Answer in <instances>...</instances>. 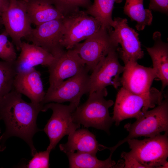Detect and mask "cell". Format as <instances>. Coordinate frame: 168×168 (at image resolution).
Instances as JSON below:
<instances>
[{
  "mask_svg": "<svg viewBox=\"0 0 168 168\" xmlns=\"http://www.w3.org/2000/svg\"><path fill=\"white\" fill-rule=\"evenodd\" d=\"M163 93L152 87L148 92L142 94L132 93L121 87L117 95L112 117L118 126L126 119L140 117L149 109L153 108L163 100Z\"/></svg>",
  "mask_w": 168,
  "mask_h": 168,
  "instance_id": "3957f363",
  "label": "cell"
},
{
  "mask_svg": "<svg viewBox=\"0 0 168 168\" xmlns=\"http://www.w3.org/2000/svg\"><path fill=\"white\" fill-rule=\"evenodd\" d=\"M109 157L105 160L97 158L91 154L77 152L66 154L69 160V167L71 168H123V162L117 164L112 159L114 152L110 151Z\"/></svg>",
  "mask_w": 168,
  "mask_h": 168,
  "instance_id": "44dd1931",
  "label": "cell"
},
{
  "mask_svg": "<svg viewBox=\"0 0 168 168\" xmlns=\"http://www.w3.org/2000/svg\"><path fill=\"white\" fill-rule=\"evenodd\" d=\"M168 131L142 140H128L130 151L123 152L132 157L145 168H168Z\"/></svg>",
  "mask_w": 168,
  "mask_h": 168,
  "instance_id": "277c9868",
  "label": "cell"
},
{
  "mask_svg": "<svg viewBox=\"0 0 168 168\" xmlns=\"http://www.w3.org/2000/svg\"><path fill=\"white\" fill-rule=\"evenodd\" d=\"M24 0L32 24L35 26L63 17L50 0Z\"/></svg>",
  "mask_w": 168,
  "mask_h": 168,
  "instance_id": "ffe728a7",
  "label": "cell"
},
{
  "mask_svg": "<svg viewBox=\"0 0 168 168\" xmlns=\"http://www.w3.org/2000/svg\"><path fill=\"white\" fill-rule=\"evenodd\" d=\"M161 36L160 32H154L152 35L153 45L146 48L151 58L157 78L161 82L160 91L163 93L168 85V44L162 41Z\"/></svg>",
  "mask_w": 168,
  "mask_h": 168,
  "instance_id": "ac0fdd59",
  "label": "cell"
},
{
  "mask_svg": "<svg viewBox=\"0 0 168 168\" xmlns=\"http://www.w3.org/2000/svg\"><path fill=\"white\" fill-rule=\"evenodd\" d=\"M62 19L48 21L36 26L26 38L32 44L40 46L59 57L66 50L61 44L64 33Z\"/></svg>",
  "mask_w": 168,
  "mask_h": 168,
  "instance_id": "8fae6325",
  "label": "cell"
},
{
  "mask_svg": "<svg viewBox=\"0 0 168 168\" xmlns=\"http://www.w3.org/2000/svg\"><path fill=\"white\" fill-rule=\"evenodd\" d=\"M124 64L121 77L122 87L136 94L149 92L153 80L157 77L154 69L140 65L137 61H130Z\"/></svg>",
  "mask_w": 168,
  "mask_h": 168,
  "instance_id": "5bb4252c",
  "label": "cell"
},
{
  "mask_svg": "<svg viewBox=\"0 0 168 168\" xmlns=\"http://www.w3.org/2000/svg\"><path fill=\"white\" fill-rule=\"evenodd\" d=\"M20 50L15 62L17 73L29 70L38 65L48 67L56 58L41 47L25 42H22Z\"/></svg>",
  "mask_w": 168,
  "mask_h": 168,
  "instance_id": "e0dca14e",
  "label": "cell"
},
{
  "mask_svg": "<svg viewBox=\"0 0 168 168\" xmlns=\"http://www.w3.org/2000/svg\"><path fill=\"white\" fill-rule=\"evenodd\" d=\"M17 73L15 62L0 61V100L14 89Z\"/></svg>",
  "mask_w": 168,
  "mask_h": 168,
  "instance_id": "cb8c5ba5",
  "label": "cell"
},
{
  "mask_svg": "<svg viewBox=\"0 0 168 168\" xmlns=\"http://www.w3.org/2000/svg\"><path fill=\"white\" fill-rule=\"evenodd\" d=\"M89 71L85 65L76 74L63 81L54 89L47 91L42 104L69 102L78 106L82 96L90 91Z\"/></svg>",
  "mask_w": 168,
  "mask_h": 168,
  "instance_id": "9c48e42d",
  "label": "cell"
},
{
  "mask_svg": "<svg viewBox=\"0 0 168 168\" xmlns=\"http://www.w3.org/2000/svg\"><path fill=\"white\" fill-rule=\"evenodd\" d=\"M113 20L114 30H111V34L121 47H119L118 51L124 64L142 58L144 53L141 49L138 33L129 26L126 18L115 17Z\"/></svg>",
  "mask_w": 168,
  "mask_h": 168,
  "instance_id": "4fadbf2b",
  "label": "cell"
},
{
  "mask_svg": "<svg viewBox=\"0 0 168 168\" xmlns=\"http://www.w3.org/2000/svg\"><path fill=\"white\" fill-rule=\"evenodd\" d=\"M9 0H0V23L2 24V16L4 11L7 8Z\"/></svg>",
  "mask_w": 168,
  "mask_h": 168,
  "instance_id": "f546056e",
  "label": "cell"
},
{
  "mask_svg": "<svg viewBox=\"0 0 168 168\" xmlns=\"http://www.w3.org/2000/svg\"><path fill=\"white\" fill-rule=\"evenodd\" d=\"M124 128L128 135L114 146L110 147L114 151L119 146L131 139L138 137H151L163 132L168 131V99L167 97L152 110H147L133 123H128Z\"/></svg>",
  "mask_w": 168,
  "mask_h": 168,
  "instance_id": "5b68a950",
  "label": "cell"
},
{
  "mask_svg": "<svg viewBox=\"0 0 168 168\" xmlns=\"http://www.w3.org/2000/svg\"><path fill=\"white\" fill-rule=\"evenodd\" d=\"M113 28L101 27L95 33L78 43L72 48L83 60L89 71H92L99 62L111 51L117 50L119 44L112 36Z\"/></svg>",
  "mask_w": 168,
  "mask_h": 168,
  "instance_id": "52a82bcc",
  "label": "cell"
},
{
  "mask_svg": "<svg viewBox=\"0 0 168 168\" xmlns=\"http://www.w3.org/2000/svg\"><path fill=\"white\" fill-rule=\"evenodd\" d=\"M62 20L64 33L61 44L66 49H72L101 27L100 23L94 17L80 10L63 16Z\"/></svg>",
  "mask_w": 168,
  "mask_h": 168,
  "instance_id": "ba28073f",
  "label": "cell"
},
{
  "mask_svg": "<svg viewBox=\"0 0 168 168\" xmlns=\"http://www.w3.org/2000/svg\"><path fill=\"white\" fill-rule=\"evenodd\" d=\"M13 87L17 91L28 97L31 102L42 104L45 93L40 73L35 68L17 73L14 79Z\"/></svg>",
  "mask_w": 168,
  "mask_h": 168,
  "instance_id": "2e32d148",
  "label": "cell"
},
{
  "mask_svg": "<svg viewBox=\"0 0 168 168\" xmlns=\"http://www.w3.org/2000/svg\"><path fill=\"white\" fill-rule=\"evenodd\" d=\"M8 36L5 31L0 34V58L4 61L14 62L17 54L13 44L8 39Z\"/></svg>",
  "mask_w": 168,
  "mask_h": 168,
  "instance_id": "484cf974",
  "label": "cell"
},
{
  "mask_svg": "<svg viewBox=\"0 0 168 168\" xmlns=\"http://www.w3.org/2000/svg\"><path fill=\"white\" fill-rule=\"evenodd\" d=\"M0 120H1V119H0ZM0 133H1V129H0Z\"/></svg>",
  "mask_w": 168,
  "mask_h": 168,
  "instance_id": "4dcf8cb0",
  "label": "cell"
},
{
  "mask_svg": "<svg viewBox=\"0 0 168 168\" xmlns=\"http://www.w3.org/2000/svg\"><path fill=\"white\" fill-rule=\"evenodd\" d=\"M124 12L131 19L136 21L135 27L142 31L147 26H150L152 22L153 16L151 10L145 9L143 0H125Z\"/></svg>",
  "mask_w": 168,
  "mask_h": 168,
  "instance_id": "603a6c76",
  "label": "cell"
},
{
  "mask_svg": "<svg viewBox=\"0 0 168 168\" xmlns=\"http://www.w3.org/2000/svg\"><path fill=\"white\" fill-rule=\"evenodd\" d=\"M43 105L27 102L22 94L14 89L0 100V118L6 130L0 137V151H3L6 140L12 137H19L29 145L32 156L37 152L33 142L34 135L40 130L36 120Z\"/></svg>",
  "mask_w": 168,
  "mask_h": 168,
  "instance_id": "6da1fadb",
  "label": "cell"
},
{
  "mask_svg": "<svg viewBox=\"0 0 168 168\" xmlns=\"http://www.w3.org/2000/svg\"><path fill=\"white\" fill-rule=\"evenodd\" d=\"M123 0H94L92 4L85 12L93 17L100 24L101 27L107 29L113 28L114 21L112 13L115 2L120 3Z\"/></svg>",
  "mask_w": 168,
  "mask_h": 168,
  "instance_id": "7402d4cb",
  "label": "cell"
},
{
  "mask_svg": "<svg viewBox=\"0 0 168 168\" xmlns=\"http://www.w3.org/2000/svg\"><path fill=\"white\" fill-rule=\"evenodd\" d=\"M77 106L72 103L66 105L55 102L49 103L43 105L41 111L51 109L53 112L43 130L49 140L47 149L51 151L64 136L79 128L80 124L73 122L72 117V113Z\"/></svg>",
  "mask_w": 168,
  "mask_h": 168,
  "instance_id": "8992f818",
  "label": "cell"
},
{
  "mask_svg": "<svg viewBox=\"0 0 168 168\" xmlns=\"http://www.w3.org/2000/svg\"><path fill=\"white\" fill-rule=\"evenodd\" d=\"M53 4L64 16L79 10L87 8L91 4V0H50Z\"/></svg>",
  "mask_w": 168,
  "mask_h": 168,
  "instance_id": "d4e9b609",
  "label": "cell"
},
{
  "mask_svg": "<svg viewBox=\"0 0 168 168\" xmlns=\"http://www.w3.org/2000/svg\"><path fill=\"white\" fill-rule=\"evenodd\" d=\"M121 157L124 161V168H144L145 167L139 163L135 159L132 157L128 156L123 152L121 154Z\"/></svg>",
  "mask_w": 168,
  "mask_h": 168,
  "instance_id": "f1b7e54d",
  "label": "cell"
},
{
  "mask_svg": "<svg viewBox=\"0 0 168 168\" xmlns=\"http://www.w3.org/2000/svg\"><path fill=\"white\" fill-rule=\"evenodd\" d=\"M51 151L47 149L44 151L36 152L32 158L25 166L27 168H48L49 167V155Z\"/></svg>",
  "mask_w": 168,
  "mask_h": 168,
  "instance_id": "4316f807",
  "label": "cell"
},
{
  "mask_svg": "<svg viewBox=\"0 0 168 168\" xmlns=\"http://www.w3.org/2000/svg\"><path fill=\"white\" fill-rule=\"evenodd\" d=\"M124 68L119 61L118 50L110 52L99 62L90 75L89 93L101 90L108 86L115 89L121 86L120 75Z\"/></svg>",
  "mask_w": 168,
  "mask_h": 168,
  "instance_id": "7c38bea8",
  "label": "cell"
},
{
  "mask_svg": "<svg viewBox=\"0 0 168 168\" xmlns=\"http://www.w3.org/2000/svg\"><path fill=\"white\" fill-rule=\"evenodd\" d=\"M67 142L59 145L60 150L66 154L77 152L96 155L98 151L105 149L99 144L95 135L86 129H77L68 135Z\"/></svg>",
  "mask_w": 168,
  "mask_h": 168,
  "instance_id": "d6986e66",
  "label": "cell"
},
{
  "mask_svg": "<svg viewBox=\"0 0 168 168\" xmlns=\"http://www.w3.org/2000/svg\"><path fill=\"white\" fill-rule=\"evenodd\" d=\"M107 94L106 88L89 93L87 100L72 113L73 122L85 127H92L109 133L114 122L109 110L114 102L112 100L105 99Z\"/></svg>",
  "mask_w": 168,
  "mask_h": 168,
  "instance_id": "7a4b0ae2",
  "label": "cell"
},
{
  "mask_svg": "<svg viewBox=\"0 0 168 168\" xmlns=\"http://www.w3.org/2000/svg\"><path fill=\"white\" fill-rule=\"evenodd\" d=\"M149 9L166 14L168 13V0H150Z\"/></svg>",
  "mask_w": 168,
  "mask_h": 168,
  "instance_id": "83f0119b",
  "label": "cell"
},
{
  "mask_svg": "<svg viewBox=\"0 0 168 168\" xmlns=\"http://www.w3.org/2000/svg\"><path fill=\"white\" fill-rule=\"evenodd\" d=\"M5 31L11 38L13 43L20 50L21 39L26 38L33 28L24 0H9L7 8L2 16Z\"/></svg>",
  "mask_w": 168,
  "mask_h": 168,
  "instance_id": "30bf717a",
  "label": "cell"
},
{
  "mask_svg": "<svg viewBox=\"0 0 168 168\" xmlns=\"http://www.w3.org/2000/svg\"><path fill=\"white\" fill-rule=\"evenodd\" d=\"M85 65L73 49H66L48 67L49 86L47 91L54 89L64 80L76 74Z\"/></svg>",
  "mask_w": 168,
  "mask_h": 168,
  "instance_id": "9a60e30c",
  "label": "cell"
}]
</instances>
